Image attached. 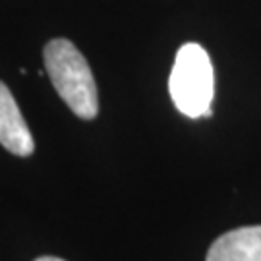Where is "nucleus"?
I'll return each instance as SVG.
<instances>
[{
	"label": "nucleus",
	"instance_id": "5",
	"mask_svg": "<svg viewBox=\"0 0 261 261\" xmlns=\"http://www.w3.org/2000/svg\"><path fill=\"white\" fill-rule=\"evenodd\" d=\"M35 261H64V259H60V257H53V255H45V257H39V259Z\"/></svg>",
	"mask_w": 261,
	"mask_h": 261
},
{
	"label": "nucleus",
	"instance_id": "4",
	"mask_svg": "<svg viewBox=\"0 0 261 261\" xmlns=\"http://www.w3.org/2000/svg\"><path fill=\"white\" fill-rule=\"evenodd\" d=\"M207 261H261V226H244L217 238Z\"/></svg>",
	"mask_w": 261,
	"mask_h": 261
},
{
	"label": "nucleus",
	"instance_id": "3",
	"mask_svg": "<svg viewBox=\"0 0 261 261\" xmlns=\"http://www.w3.org/2000/svg\"><path fill=\"white\" fill-rule=\"evenodd\" d=\"M0 143L4 149L18 157H29L35 149V141L28 124L19 112L14 95L0 82Z\"/></svg>",
	"mask_w": 261,
	"mask_h": 261
},
{
	"label": "nucleus",
	"instance_id": "1",
	"mask_svg": "<svg viewBox=\"0 0 261 261\" xmlns=\"http://www.w3.org/2000/svg\"><path fill=\"white\" fill-rule=\"evenodd\" d=\"M45 68L55 85L75 116L91 120L99 112V95L91 68L84 55L68 39H53L45 47Z\"/></svg>",
	"mask_w": 261,
	"mask_h": 261
},
{
	"label": "nucleus",
	"instance_id": "2",
	"mask_svg": "<svg viewBox=\"0 0 261 261\" xmlns=\"http://www.w3.org/2000/svg\"><path fill=\"white\" fill-rule=\"evenodd\" d=\"M172 103L188 118L211 116L215 97V70L207 50L197 43L178 48L176 60L168 77Z\"/></svg>",
	"mask_w": 261,
	"mask_h": 261
}]
</instances>
